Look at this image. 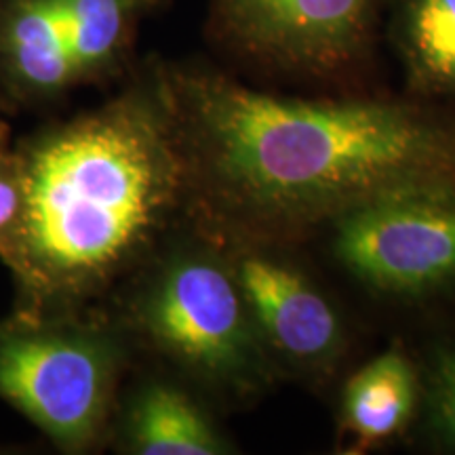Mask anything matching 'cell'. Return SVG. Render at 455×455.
Wrapping results in <instances>:
<instances>
[{"label": "cell", "instance_id": "obj_1", "mask_svg": "<svg viewBox=\"0 0 455 455\" xmlns=\"http://www.w3.org/2000/svg\"><path fill=\"white\" fill-rule=\"evenodd\" d=\"M190 218L289 243L373 198L455 188V112L386 98L301 100L164 61Z\"/></svg>", "mask_w": 455, "mask_h": 455}, {"label": "cell", "instance_id": "obj_2", "mask_svg": "<svg viewBox=\"0 0 455 455\" xmlns=\"http://www.w3.org/2000/svg\"><path fill=\"white\" fill-rule=\"evenodd\" d=\"M13 155L21 212L0 261L20 315L101 310L190 220L161 57L138 61L104 104L21 138Z\"/></svg>", "mask_w": 455, "mask_h": 455}, {"label": "cell", "instance_id": "obj_3", "mask_svg": "<svg viewBox=\"0 0 455 455\" xmlns=\"http://www.w3.org/2000/svg\"><path fill=\"white\" fill-rule=\"evenodd\" d=\"M101 310L127 335L135 361L173 373L212 403L249 405L283 379L224 253L192 218Z\"/></svg>", "mask_w": 455, "mask_h": 455}, {"label": "cell", "instance_id": "obj_4", "mask_svg": "<svg viewBox=\"0 0 455 455\" xmlns=\"http://www.w3.org/2000/svg\"><path fill=\"white\" fill-rule=\"evenodd\" d=\"M133 363L127 335L106 310L0 316V401L66 455L108 449Z\"/></svg>", "mask_w": 455, "mask_h": 455}, {"label": "cell", "instance_id": "obj_5", "mask_svg": "<svg viewBox=\"0 0 455 455\" xmlns=\"http://www.w3.org/2000/svg\"><path fill=\"white\" fill-rule=\"evenodd\" d=\"M382 0H209V32L268 74L338 81L371 60Z\"/></svg>", "mask_w": 455, "mask_h": 455}, {"label": "cell", "instance_id": "obj_6", "mask_svg": "<svg viewBox=\"0 0 455 455\" xmlns=\"http://www.w3.org/2000/svg\"><path fill=\"white\" fill-rule=\"evenodd\" d=\"M341 268L375 293L422 299L455 284V188H409L331 224Z\"/></svg>", "mask_w": 455, "mask_h": 455}, {"label": "cell", "instance_id": "obj_7", "mask_svg": "<svg viewBox=\"0 0 455 455\" xmlns=\"http://www.w3.org/2000/svg\"><path fill=\"white\" fill-rule=\"evenodd\" d=\"M198 226L224 253L255 331L283 378L331 371L346 350L344 323L333 301L284 251L287 243Z\"/></svg>", "mask_w": 455, "mask_h": 455}, {"label": "cell", "instance_id": "obj_8", "mask_svg": "<svg viewBox=\"0 0 455 455\" xmlns=\"http://www.w3.org/2000/svg\"><path fill=\"white\" fill-rule=\"evenodd\" d=\"M108 449L123 455H228L235 441L212 401L150 363L135 361L118 392Z\"/></svg>", "mask_w": 455, "mask_h": 455}, {"label": "cell", "instance_id": "obj_9", "mask_svg": "<svg viewBox=\"0 0 455 455\" xmlns=\"http://www.w3.org/2000/svg\"><path fill=\"white\" fill-rule=\"evenodd\" d=\"M76 87L55 0H0V106L47 112Z\"/></svg>", "mask_w": 455, "mask_h": 455}, {"label": "cell", "instance_id": "obj_10", "mask_svg": "<svg viewBox=\"0 0 455 455\" xmlns=\"http://www.w3.org/2000/svg\"><path fill=\"white\" fill-rule=\"evenodd\" d=\"M167 4L169 0H55L78 87L121 84L138 64L140 26Z\"/></svg>", "mask_w": 455, "mask_h": 455}, {"label": "cell", "instance_id": "obj_11", "mask_svg": "<svg viewBox=\"0 0 455 455\" xmlns=\"http://www.w3.org/2000/svg\"><path fill=\"white\" fill-rule=\"evenodd\" d=\"M419 382L407 355L390 348L369 361L341 392V430L355 449H371L403 435L413 419Z\"/></svg>", "mask_w": 455, "mask_h": 455}, {"label": "cell", "instance_id": "obj_12", "mask_svg": "<svg viewBox=\"0 0 455 455\" xmlns=\"http://www.w3.org/2000/svg\"><path fill=\"white\" fill-rule=\"evenodd\" d=\"M392 44L415 98L455 108V0H395Z\"/></svg>", "mask_w": 455, "mask_h": 455}, {"label": "cell", "instance_id": "obj_13", "mask_svg": "<svg viewBox=\"0 0 455 455\" xmlns=\"http://www.w3.org/2000/svg\"><path fill=\"white\" fill-rule=\"evenodd\" d=\"M426 430L436 445L455 451V344L432 358L424 388Z\"/></svg>", "mask_w": 455, "mask_h": 455}, {"label": "cell", "instance_id": "obj_14", "mask_svg": "<svg viewBox=\"0 0 455 455\" xmlns=\"http://www.w3.org/2000/svg\"><path fill=\"white\" fill-rule=\"evenodd\" d=\"M21 212V180L13 148L0 155V251L7 244Z\"/></svg>", "mask_w": 455, "mask_h": 455}, {"label": "cell", "instance_id": "obj_15", "mask_svg": "<svg viewBox=\"0 0 455 455\" xmlns=\"http://www.w3.org/2000/svg\"><path fill=\"white\" fill-rule=\"evenodd\" d=\"M13 144H11V129L9 124L0 118V155H4V152H9Z\"/></svg>", "mask_w": 455, "mask_h": 455}]
</instances>
